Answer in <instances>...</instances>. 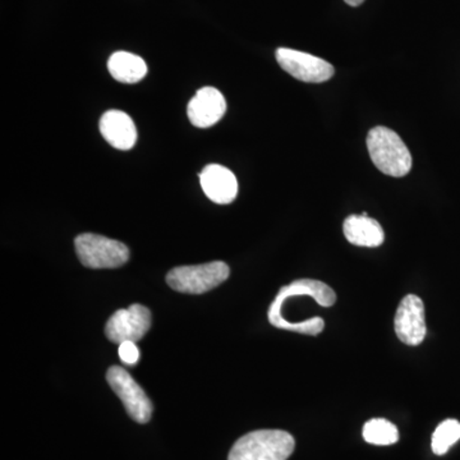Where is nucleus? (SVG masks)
Here are the masks:
<instances>
[{
  "instance_id": "39448f33",
  "label": "nucleus",
  "mask_w": 460,
  "mask_h": 460,
  "mask_svg": "<svg viewBox=\"0 0 460 460\" xmlns=\"http://www.w3.org/2000/svg\"><path fill=\"white\" fill-rule=\"evenodd\" d=\"M109 385L119 396L127 413L138 423H147L153 414V402L145 394L142 387L133 380L128 371L111 366L107 374Z\"/></svg>"
},
{
  "instance_id": "f3484780",
  "label": "nucleus",
  "mask_w": 460,
  "mask_h": 460,
  "mask_svg": "<svg viewBox=\"0 0 460 460\" xmlns=\"http://www.w3.org/2000/svg\"><path fill=\"white\" fill-rule=\"evenodd\" d=\"M118 353H119L120 361L124 365L135 366L140 361V349L136 347V343H133V341H124V343L119 344Z\"/></svg>"
},
{
  "instance_id": "9d476101",
  "label": "nucleus",
  "mask_w": 460,
  "mask_h": 460,
  "mask_svg": "<svg viewBox=\"0 0 460 460\" xmlns=\"http://www.w3.org/2000/svg\"><path fill=\"white\" fill-rule=\"evenodd\" d=\"M199 181L205 195L215 204H230L237 198V178L226 166L219 164L206 166L199 174Z\"/></svg>"
},
{
  "instance_id": "f03ea898",
  "label": "nucleus",
  "mask_w": 460,
  "mask_h": 460,
  "mask_svg": "<svg viewBox=\"0 0 460 460\" xmlns=\"http://www.w3.org/2000/svg\"><path fill=\"white\" fill-rule=\"evenodd\" d=\"M372 163L384 174L401 178L411 169V156L398 133L386 127H375L367 136Z\"/></svg>"
},
{
  "instance_id": "423d86ee",
  "label": "nucleus",
  "mask_w": 460,
  "mask_h": 460,
  "mask_svg": "<svg viewBox=\"0 0 460 460\" xmlns=\"http://www.w3.org/2000/svg\"><path fill=\"white\" fill-rule=\"evenodd\" d=\"M275 57L287 74L304 83H326L335 74L334 66L329 62L304 51L279 48Z\"/></svg>"
},
{
  "instance_id": "2eb2a0df",
  "label": "nucleus",
  "mask_w": 460,
  "mask_h": 460,
  "mask_svg": "<svg viewBox=\"0 0 460 460\" xmlns=\"http://www.w3.org/2000/svg\"><path fill=\"white\" fill-rule=\"evenodd\" d=\"M363 438L368 444L386 447L398 443L399 432L395 425L384 419L368 420L363 428Z\"/></svg>"
},
{
  "instance_id": "1a4fd4ad",
  "label": "nucleus",
  "mask_w": 460,
  "mask_h": 460,
  "mask_svg": "<svg viewBox=\"0 0 460 460\" xmlns=\"http://www.w3.org/2000/svg\"><path fill=\"white\" fill-rule=\"evenodd\" d=\"M226 111V102L223 93L215 87H204L190 99L187 114L193 126L208 128L222 119Z\"/></svg>"
},
{
  "instance_id": "ddd939ff",
  "label": "nucleus",
  "mask_w": 460,
  "mask_h": 460,
  "mask_svg": "<svg viewBox=\"0 0 460 460\" xmlns=\"http://www.w3.org/2000/svg\"><path fill=\"white\" fill-rule=\"evenodd\" d=\"M275 296L278 299H292L296 296H311L321 307H330L337 302V295L334 290L323 283L313 279H301L293 281L289 286L281 288Z\"/></svg>"
},
{
  "instance_id": "a211bd4d",
  "label": "nucleus",
  "mask_w": 460,
  "mask_h": 460,
  "mask_svg": "<svg viewBox=\"0 0 460 460\" xmlns=\"http://www.w3.org/2000/svg\"><path fill=\"white\" fill-rule=\"evenodd\" d=\"M347 4H349L350 7H358V5H361L365 0H344Z\"/></svg>"
},
{
  "instance_id": "dca6fc26",
  "label": "nucleus",
  "mask_w": 460,
  "mask_h": 460,
  "mask_svg": "<svg viewBox=\"0 0 460 460\" xmlns=\"http://www.w3.org/2000/svg\"><path fill=\"white\" fill-rule=\"evenodd\" d=\"M460 438V423L456 420H447L441 422L432 435V452L436 456H444L449 452L454 444Z\"/></svg>"
},
{
  "instance_id": "9b49d317",
  "label": "nucleus",
  "mask_w": 460,
  "mask_h": 460,
  "mask_svg": "<svg viewBox=\"0 0 460 460\" xmlns=\"http://www.w3.org/2000/svg\"><path fill=\"white\" fill-rule=\"evenodd\" d=\"M100 132L109 145L117 150H131L137 141V129L128 114L109 111L100 119Z\"/></svg>"
},
{
  "instance_id": "0eeeda50",
  "label": "nucleus",
  "mask_w": 460,
  "mask_h": 460,
  "mask_svg": "<svg viewBox=\"0 0 460 460\" xmlns=\"http://www.w3.org/2000/svg\"><path fill=\"white\" fill-rule=\"evenodd\" d=\"M151 326V313L142 305H132L126 310H118L109 319L105 334L115 344L124 341L137 343L146 335Z\"/></svg>"
},
{
  "instance_id": "f8f14e48",
  "label": "nucleus",
  "mask_w": 460,
  "mask_h": 460,
  "mask_svg": "<svg viewBox=\"0 0 460 460\" xmlns=\"http://www.w3.org/2000/svg\"><path fill=\"white\" fill-rule=\"evenodd\" d=\"M345 238L359 247H378L385 241V233L380 224L368 215H350L343 224Z\"/></svg>"
},
{
  "instance_id": "7ed1b4c3",
  "label": "nucleus",
  "mask_w": 460,
  "mask_h": 460,
  "mask_svg": "<svg viewBox=\"0 0 460 460\" xmlns=\"http://www.w3.org/2000/svg\"><path fill=\"white\" fill-rule=\"evenodd\" d=\"M229 274V266L222 261L178 266L166 275V283L180 293L202 295L224 283L228 279Z\"/></svg>"
},
{
  "instance_id": "20e7f679",
  "label": "nucleus",
  "mask_w": 460,
  "mask_h": 460,
  "mask_svg": "<svg viewBox=\"0 0 460 460\" xmlns=\"http://www.w3.org/2000/svg\"><path fill=\"white\" fill-rule=\"evenodd\" d=\"M75 252L89 269L120 268L129 260V250L122 242L104 235L84 233L75 239Z\"/></svg>"
},
{
  "instance_id": "4468645a",
  "label": "nucleus",
  "mask_w": 460,
  "mask_h": 460,
  "mask_svg": "<svg viewBox=\"0 0 460 460\" xmlns=\"http://www.w3.org/2000/svg\"><path fill=\"white\" fill-rule=\"evenodd\" d=\"M108 69L114 80L123 84L140 83L147 75V66L141 57L128 51H117L108 60Z\"/></svg>"
},
{
  "instance_id": "6e6552de",
  "label": "nucleus",
  "mask_w": 460,
  "mask_h": 460,
  "mask_svg": "<svg viewBox=\"0 0 460 460\" xmlns=\"http://www.w3.org/2000/svg\"><path fill=\"white\" fill-rule=\"evenodd\" d=\"M395 332L402 343L417 347L425 341V305L420 296L410 295L402 299L394 320Z\"/></svg>"
},
{
  "instance_id": "f257e3e1",
  "label": "nucleus",
  "mask_w": 460,
  "mask_h": 460,
  "mask_svg": "<svg viewBox=\"0 0 460 460\" xmlns=\"http://www.w3.org/2000/svg\"><path fill=\"white\" fill-rule=\"evenodd\" d=\"M295 447V438L289 432L259 429L239 438L233 445L228 460H287Z\"/></svg>"
}]
</instances>
